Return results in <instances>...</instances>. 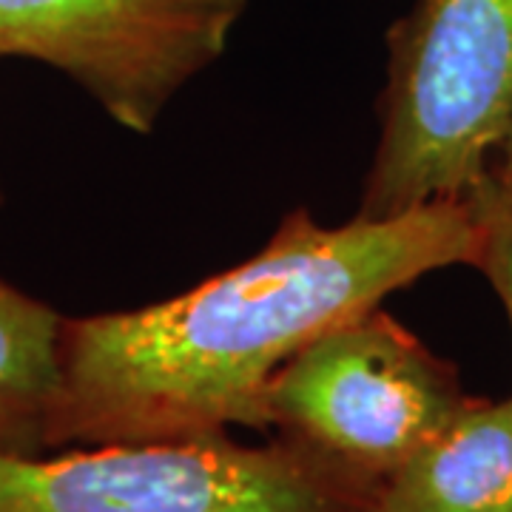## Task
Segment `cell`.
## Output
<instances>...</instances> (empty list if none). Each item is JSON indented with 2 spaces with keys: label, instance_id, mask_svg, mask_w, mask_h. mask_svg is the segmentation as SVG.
<instances>
[{
  "label": "cell",
  "instance_id": "cell-8",
  "mask_svg": "<svg viewBox=\"0 0 512 512\" xmlns=\"http://www.w3.org/2000/svg\"><path fill=\"white\" fill-rule=\"evenodd\" d=\"M464 200L470 202L481 231L476 268L484 271L501 296L512 325V194L487 171Z\"/></svg>",
  "mask_w": 512,
  "mask_h": 512
},
{
  "label": "cell",
  "instance_id": "cell-1",
  "mask_svg": "<svg viewBox=\"0 0 512 512\" xmlns=\"http://www.w3.org/2000/svg\"><path fill=\"white\" fill-rule=\"evenodd\" d=\"M464 197L322 225L291 211L237 268L148 308L63 319L43 447L140 444L268 427V387L322 333L450 265H476Z\"/></svg>",
  "mask_w": 512,
  "mask_h": 512
},
{
  "label": "cell",
  "instance_id": "cell-3",
  "mask_svg": "<svg viewBox=\"0 0 512 512\" xmlns=\"http://www.w3.org/2000/svg\"><path fill=\"white\" fill-rule=\"evenodd\" d=\"M379 490L296 441L208 436L60 456L0 447V512H367Z\"/></svg>",
  "mask_w": 512,
  "mask_h": 512
},
{
  "label": "cell",
  "instance_id": "cell-4",
  "mask_svg": "<svg viewBox=\"0 0 512 512\" xmlns=\"http://www.w3.org/2000/svg\"><path fill=\"white\" fill-rule=\"evenodd\" d=\"M470 402L456 367L373 308L313 339L276 373L268 424L382 487Z\"/></svg>",
  "mask_w": 512,
  "mask_h": 512
},
{
  "label": "cell",
  "instance_id": "cell-2",
  "mask_svg": "<svg viewBox=\"0 0 512 512\" xmlns=\"http://www.w3.org/2000/svg\"><path fill=\"white\" fill-rule=\"evenodd\" d=\"M512 126V0H416L387 32L382 134L359 217L458 200Z\"/></svg>",
  "mask_w": 512,
  "mask_h": 512
},
{
  "label": "cell",
  "instance_id": "cell-10",
  "mask_svg": "<svg viewBox=\"0 0 512 512\" xmlns=\"http://www.w3.org/2000/svg\"><path fill=\"white\" fill-rule=\"evenodd\" d=\"M367 512H379V510H376V504H373V507H370V510H367Z\"/></svg>",
  "mask_w": 512,
  "mask_h": 512
},
{
  "label": "cell",
  "instance_id": "cell-9",
  "mask_svg": "<svg viewBox=\"0 0 512 512\" xmlns=\"http://www.w3.org/2000/svg\"><path fill=\"white\" fill-rule=\"evenodd\" d=\"M490 174H493L495 180L512 194V126L510 131L504 134L501 146L495 148L493 163H490Z\"/></svg>",
  "mask_w": 512,
  "mask_h": 512
},
{
  "label": "cell",
  "instance_id": "cell-5",
  "mask_svg": "<svg viewBox=\"0 0 512 512\" xmlns=\"http://www.w3.org/2000/svg\"><path fill=\"white\" fill-rule=\"evenodd\" d=\"M248 0H0V57L72 77L114 123L148 134L217 63Z\"/></svg>",
  "mask_w": 512,
  "mask_h": 512
},
{
  "label": "cell",
  "instance_id": "cell-7",
  "mask_svg": "<svg viewBox=\"0 0 512 512\" xmlns=\"http://www.w3.org/2000/svg\"><path fill=\"white\" fill-rule=\"evenodd\" d=\"M63 316L0 279V447L37 453L60 387Z\"/></svg>",
  "mask_w": 512,
  "mask_h": 512
},
{
  "label": "cell",
  "instance_id": "cell-6",
  "mask_svg": "<svg viewBox=\"0 0 512 512\" xmlns=\"http://www.w3.org/2000/svg\"><path fill=\"white\" fill-rule=\"evenodd\" d=\"M379 512H512V396L470 402L387 478Z\"/></svg>",
  "mask_w": 512,
  "mask_h": 512
}]
</instances>
